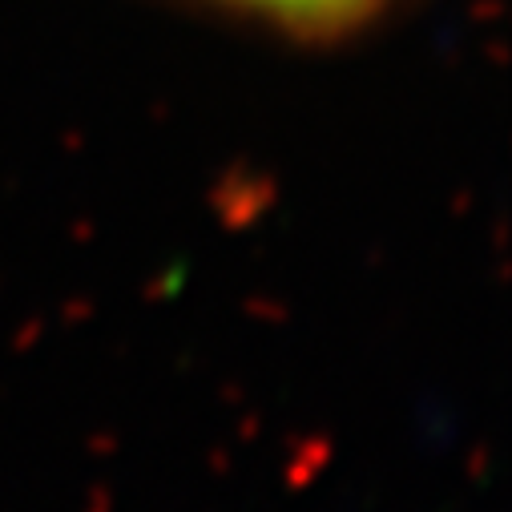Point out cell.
Listing matches in <instances>:
<instances>
[{"instance_id": "obj_1", "label": "cell", "mask_w": 512, "mask_h": 512, "mask_svg": "<svg viewBox=\"0 0 512 512\" xmlns=\"http://www.w3.org/2000/svg\"><path fill=\"white\" fill-rule=\"evenodd\" d=\"M259 5H275L287 13H331V9H347L355 0H259Z\"/></svg>"}]
</instances>
